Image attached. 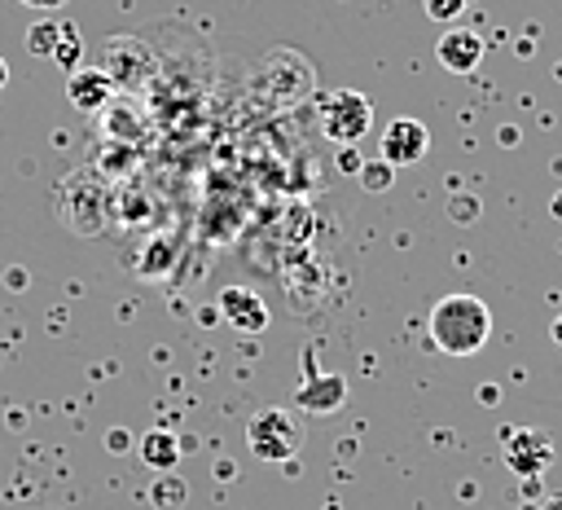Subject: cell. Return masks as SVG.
<instances>
[{
    "mask_svg": "<svg viewBox=\"0 0 562 510\" xmlns=\"http://www.w3.org/2000/svg\"><path fill=\"white\" fill-rule=\"evenodd\" d=\"M430 343L443 352V356H474L487 339H492V308L479 299V295H443L435 308H430Z\"/></svg>",
    "mask_w": 562,
    "mask_h": 510,
    "instance_id": "1",
    "label": "cell"
},
{
    "mask_svg": "<svg viewBox=\"0 0 562 510\" xmlns=\"http://www.w3.org/2000/svg\"><path fill=\"white\" fill-rule=\"evenodd\" d=\"M303 440H307L303 418L281 404H268L246 422V444L259 462H290L303 448Z\"/></svg>",
    "mask_w": 562,
    "mask_h": 510,
    "instance_id": "2",
    "label": "cell"
},
{
    "mask_svg": "<svg viewBox=\"0 0 562 510\" xmlns=\"http://www.w3.org/2000/svg\"><path fill=\"white\" fill-rule=\"evenodd\" d=\"M57 211L70 233H101L105 229V185L92 171H70L57 189Z\"/></svg>",
    "mask_w": 562,
    "mask_h": 510,
    "instance_id": "3",
    "label": "cell"
},
{
    "mask_svg": "<svg viewBox=\"0 0 562 510\" xmlns=\"http://www.w3.org/2000/svg\"><path fill=\"white\" fill-rule=\"evenodd\" d=\"M369 123H373V101H369L364 92H356V88H334V92L325 97V106H321V132H325L338 149L364 141Z\"/></svg>",
    "mask_w": 562,
    "mask_h": 510,
    "instance_id": "4",
    "label": "cell"
},
{
    "mask_svg": "<svg viewBox=\"0 0 562 510\" xmlns=\"http://www.w3.org/2000/svg\"><path fill=\"white\" fill-rule=\"evenodd\" d=\"M426 149H430V127H426L422 119L400 114V119H391V123L382 127V141H378V158H382V163H391V167H413V163L426 158Z\"/></svg>",
    "mask_w": 562,
    "mask_h": 510,
    "instance_id": "5",
    "label": "cell"
},
{
    "mask_svg": "<svg viewBox=\"0 0 562 510\" xmlns=\"http://www.w3.org/2000/svg\"><path fill=\"white\" fill-rule=\"evenodd\" d=\"M549 462H553L549 435H540L536 426H514V431H505V466H509L518 479H536Z\"/></svg>",
    "mask_w": 562,
    "mask_h": 510,
    "instance_id": "6",
    "label": "cell"
},
{
    "mask_svg": "<svg viewBox=\"0 0 562 510\" xmlns=\"http://www.w3.org/2000/svg\"><path fill=\"white\" fill-rule=\"evenodd\" d=\"M220 317L233 325V330H241V334H263L268 330V303L250 290V286H224L220 290Z\"/></svg>",
    "mask_w": 562,
    "mask_h": 510,
    "instance_id": "7",
    "label": "cell"
},
{
    "mask_svg": "<svg viewBox=\"0 0 562 510\" xmlns=\"http://www.w3.org/2000/svg\"><path fill=\"white\" fill-rule=\"evenodd\" d=\"M435 57H439L443 70H452V75H470V70H479V62H483V40H479V31L448 26V31L435 40Z\"/></svg>",
    "mask_w": 562,
    "mask_h": 510,
    "instance_id": "8",
    "label": "cell"
},
{
    "mask_svg": "<svg viewBox=\"0 0 562 510\" xmlns=\"http://www.w3.org/2000/svg\"><path fill=\"white\" fill-rule=\"evenodd\" d=\"M66 97H70L75 110L97 114V110L110 106V97H114V79H110L101 66H75V70L66 75Z\"/></svg>",
    "mask_w": 562,
    "mask_h": 510,
    "instance_id": "9",
    "label": "cell"
},
{
    "mask_svg": "<svg viewBox=\"0 0 562 510\" xmlns=\"http://www.w3.org/2000/svg\"><path fill=\"white\" fill-rule=\"evenodd\" d=\"M342 400H347V378L342 374H316V365L307 361V378L299 382L294 404L307 413H334V409H342Z\"/></svg>",
    "mask_w": 562,
    "mask_h": 510,
    "instance_id": "10",
    "label": "cell"
},
{
    "mask_svg": "<svg viewBox=\"0 0 562 510\" xmlns=\"http://www.w3.org/2000/svg\"><path fill=\"white\" fill-rule=\"evenodd\" d=\"M136 457L149 466V470H176V462H180V440L171 435V431H162V426H154V431H145L140 435V444H136Z\"/></svg>",
    "mask_w": 562,
    "mask_h": 510,
    "instance_id": "11",
    "label": "cell"
},
{
    "mask_svg": "<svg viewBox=\"0 0 562 510\" xmlns=\"http://www.w3.org/2000/svg\"><path fill=\"white\" fill-rule=\"evenodd\" d=\"M61 26H66V22H57V18L35 22V26L26 31V53H31V57H48V62H53L57 40H61Z\"/></svg>",
    "mask_w": 562,
    "mask_h": 510,
    "instance_id": "12",
    "label": "cell"
},
{
    "mask_svg": "<svg viewBox=\"0 0 562 510\" xmlns=\"http://www.w3.org/2000/svg\"><path fill=\"white\" fill-rule=\"evenodd\" d=\"M356 180H360V189H369V193H386V189H391V180H395V167H391V163H382V158H369V163H360Z\"/></svg>",
    "mask_w": 562,
    "mask_h": 510,
    "instance_id": "13",
    "label": "cell"
},
{
    "mask_svg": "<svg viewBox=\"0 0 562 510\" xmlns=\"http://www.w3.org/2000/svg\"><path fill=\"white\" fill-rule=\"evenodd\" d=\"M422 9L430 22H457L470 9V0H422Z\"/></svg>",
    "mask_w": 562,
    "mask_h": 510,
    "instance_id": "14",
    "label": "cell"
},
{
    "mask_svg": "<svg viewBox=\"0 0 562 510\" xmlns=\"http://www.w3.org/2000/svg\"><path fill=\"white\" fill-rule=\"evenodd\" d=\"M360 163H364V158L356 154V145H342V149H338V167H342L347 176H356V171H360Z\"/></svg>",
    "mask_w": 562,
    "mask_h": 510,
    "instance_id": "15",
    "label": "cell"
},
{
    "mask_svg": "<svg viewBox=\"0 0 562 510\" xmlns=\"http://www.w3.org/2000/svg\"><path fill=\"white\" fill-rule=\"evenodd\" d=\"M18 4H26V9H44V13H53V9H61L66 0H18Z\"/></svg>",
    "mask_w": 562,
    "mask_h": 510,
    "instance_id": "16",
    "label": "cell"
},
{
    "mask_svg": "<svg viewBox=\"0 0 562 510\" xmlns=\"http://www.w3.org/2000/svg\"><path fill=\"white\" fill-rule=\"evenodd\" d=\"M540 510H562V492H553V497H549V501H544Z\"/></svg>",
    "mask_w": 562,
    "mask_h": 510,
    "instance_id": "17",
    "label": "cell"
},
{
    "mask_svg": "<svg viewBox=\"0 0 562 510\" xmlns=\"http://www.w3.org/2000/svg\"><path fill=\"white\" fill-rule=\"evenodd\" d=\"M4 84H9V62L0 57V92H4Z\"/></svg>",
    "mask_w": 562,
    "mask_h": 510,
    "instance_id": "18",
    "label": "cell"
},
{
    "mask_svg": "<svg viewBox=\"0 0 562 510\" xmlns=\"http://www.w3.org/2000/svg\"><path fill=\"white\" fill-rule=\"evenodd\" d=\"M553 339H558V343H562V317H558V321H553Z\"/></svg>",
    "mask_w": 562,
    "mask_h": 510,
    "instance_id": "19",
    "label": "cell"
}]
</instances>
